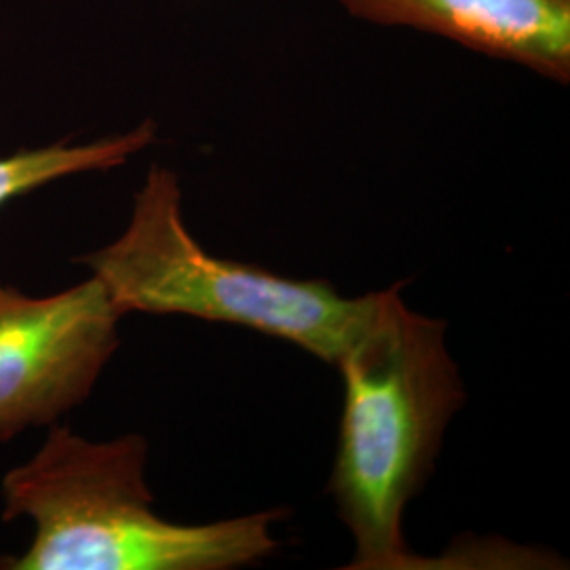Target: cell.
<instances>
[{
    "label": "cell",
    "instance_id": "6da1fadb",
    "mask_svg": "<svg viewBox=\"0 0 570 570\" xmlns=\"http://www.w3.org/2000/svg\"><path fill=\"white\" fill-rule=\"evenodd\" d=\"M402 285L374 292L336 367L343 374L338 452L327 492L353 537L348 569H410L407 503L425 487L465 387L446 324L407 308Z\"/></svg>",
    "mask_w": 570,
    "mask_h": 570
},
{
    "label": "cell",
    "instance_id": "277c9868",
    "mask_svg": "<svg viewBox=\"0 0 570 570\" xmlns=\"http://www.w3.org/2000/svg\"><path fill=\"white\" fill-rule=\"evenodd\" d=\"M121 317L94 275L49 296L0 285V444L91 395L119 348Z\"/></svg>",
    "mask_w": 570,
    "mask_h": 570
},
{
    "label": "cell",
    "instance_id": "3957f363",
    "mask_svg": "<svg viewBox=\"0 0 570 570\" xmlns=\"http://www.w3.org/2000/svg\"><path fill=\"white\" fill-rule=\"evenodd\" d=\"M75 263L91 271L121 315H186L249 327L332 366L374 296L346 298L324 279H289L209 254L184 223L176 171L161 165L148 169L121 235Z\"/></svg>",
    "mask_w": 570,
    "mask_h": 570
},
{
    "label": "cell",
    "instance_id": "7a4b0ae2",
    "mask_svg": "<svg viewBox=\"0 0 570 570\" xmlns=\"http://www.w3.org/2000/svg\"><path fill=\"white\" fill-rule=\"evenodd\" d=\"M148 444L129 433L106 442L49 425L41 449L0 482L2 520H30L32 541L0 556V570H228L279 548L266 510L209 524H178L155 510Z\"/></svg>",
    "mask_w": 570,
    "mask_h": 570
},
{
    "label": "cell",
    "instance_id": "5b68a950",
    "mask_svg": "<svg viewBox=\"0 0 570 570\" xmlns=\"http://www.w3.org/2000/svg\"><path fill=\"white\" fill-rule=\"evenodd\" d=\"M357 20L404 26L570 81V0H341Z\"/></svg>",
    "mask_w": 570,
    "mask_h": 570
},
{
    "label": "cell",
    "instance_id": "8992f818",
    "mask_svg": "<svg viewBox=\"0 0 570 570\" xmlns=\"http://www.w3.org/2000/svg\"><path fill=\"white\" fill-rule=\"evenodd\" d=\"M155 140L157 125L148 119L125 134L108 136L102 140L87 144L60 140L42 148L0 157V207L68 176L121 167Z\"/></svg>",
    "mask_w": 570,
    "mask_h": 570
}]
</instances>
